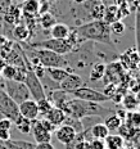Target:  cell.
<instances>
[{"mask_svg":"<svg viewBox=\"0 0 140 149\" xmlns=\"http://www.w3.org/2000/svg\"><path fill=\"white\" fill-rule=\"evenodd\" d=\"M70 94L61 89H57V90H53V91H49L46 93V99L53 104V107L55 108H61L63 107V104L70 99Z\"/></svg>","mask_w":140,"mask_h":149,"instance_id":"14","label":"cell"},{"mask_svg":"<svg viewBox=\"0 0 140 149\" xmlns=\"http://www.w3.org/2000/svg\"><path fill=\"white\" fill-rule=\"evenodd\" d=\"M5 66H7V62H5L4 58L0 57V72H1V70H3V68H4Z\"/></svg>","mask_w":140,"mask_h":149,"instance_id":"40","label":"cell"},{"mask_svg":"<svg viewBox=\"0 0 140 149\" xmlns=\"http://www.w3.org/2000/svg\"><path fill=\"white\" fill-rule=\"evenodd\" d=\"M40 9V0H23L21 5L22 15L24 17H37Z\"/></svg>","mask_w":140,"mask_h":149,"instance_id":"15","label":"cell"},{"mask_svg":"<svg viewBox=\"0 0 140 149\" xmlns=\"http://www.w3.org/2000/svg\"><path fill=\"white\" fill-rule=\"evenodd\" d=\"M23 55H24V62L27 64V74H26V80H24V84H26L27 89L30 91V95H31V99L33 100H40V99H44L46 98V94H45V90L42 88V84L40 81V79L33 73L32 71V67H31V63L29 61V57H27L26 52L23 50Z\"/></svg>","mask_w":140,"mask_h":149,"instance_id":"5","label":"cell"},{"mask_svg":"<svg viewBox=\"0 0 140 149\" xmlns=\"http://www.w3.org/2000/svg\"><path fill=\"white\" fill-rule=\"evenodd\" d=\"M123 4H127L126 0H114V5H117V7H121Z\"/></svg>","mask_w":140,"mask_h":149,"instance_id":"41","label":"cell"},{"mask_svg":"<svg viewBox=\"0 0 140 149\" xmlns=\"http://www.w3.org/2000/svg\"><path fill=\"white\" fill-rule=\"evenodd\" d=\"M37 23H39L44 30H50L53 27V24L57 23V19H55V17H54L53 13L46 12V13H42V14L39 15V18H37Z\"/></svg>","mask_w":140,"mask_h":149,"instance_id":"24","label":"cell"},{"mask_svg":"<svg viewBox=\"0 0 140 149\" xmlns=\"http://www.w3.org/2000/svg\"><path fill=\"white\" fill-rule=\"evenodd\" d=\"M73 31L81 41H93L113 48L109 24L105 23L103 19H93L86 23H80Z\"/></svg>","mask_w":140,"mask_h":149,"instance_id":"1","label":"cell"},{"mask_svg":"<svg viewBox=\"0 0 140 149\" xmlns=\"http://www.w3.org/2000/svg\"><path fill=\"white\" fill-rule=\"evenodd\" d=\"M134 1H135V3H138V0H126V3H127V4H129V3H134Z\"/></svg>","mask_w":140,"mask_h":149,"instance_id":"45","label":"cell"},{"mask_svg":"<svg viewBox=\"0 0 140 149\" xmlns=\"http://www.w3.org/2000/svg\"><path fill=\"white\" fill-rule=\"evenodd\" d=\"M70 95H72V98L80 99V100H86V102H94V103H104V102H109V98L105 97L103 93L94 90L88 86H82V88L75 90L73 93H71Z\"/></svg>","mask_w":140,"mask_h":149,"instance_id":"8","label":"cell"},{"mask_svg":"<svg viewBox=\"0 0 140 149\" xmlns=\"http://www.w3.org/2000/svg\"><path fill=\"white\" fill-rule=\"evenodd\" d=\"M45 73L50 77L53 81L61 84L70 72L64 67H53V68H45Z\"/></svg>","mask_w":140,"mask_h":149,"instance_id":"19","label":"cell"},{"mask_svg":"<svg viewBox=\"0 0 140 149\" xmlns=\"http://www.w3.org/2000/svg\"><path fill=\"white\" fill-rule=\"evenodd\" d=\"M125 79V70L120 64V62H112V63L105 64V72L103 81L105 85L108 84H120Z\"/></svg>","mask_w":140,"mask_h":149,"instance_id":"9","label":"cell"},{"mask_svg":"<svg viewBox=\"0 0 140 149\" xmlns=\"http://www.w3.org/2000/svg\"><path fill=\"white\" fill-rule=\"evenodd\" d=\"M96 1H100V3H103V4H104V1H105V0H96Z\"/></svg>","mask_w":140,"mask_h":149,"instance_id":"49","label":"cell"},{"mask_svg":"<svg viewBox=\"0 0 140 149\" xmlns=\"http://www.w3.org/2000/svg\"><path fill=\"white\" fill-rule=\"evenodd\" d=\"M82 86H85V81H84V79L80 76V74H77L75 72L68 73L66 79L59 84V89L68 93V94L73 93L75 90L82 88Z\"/></svg>","mask_w":140,"mask_h":149,"instance_id":"10","label":"cell"},{"mask_svg":"<svg viewBox=\"0 0 140 149\" xmlns=\"http://www.w3.org/2000/svg\"><path fill=\"white\" fill-rule=\"evenodd\" d=\"M1 118H4V116H3V114L0 113V120H1Z\"/></svg>","mask_w":140,"mask_h":149,"instance_id":"50","label":"cell"},{"mask_svg":"<svg viewBox=\"0 0 140 149\" xmlns=\"http://www.w3.org/2000/svg\"><path fill=\"white\" fill-rule=\"evenodd\" d=\"M18 111L20 114L24 118L33 121L39 118V109H37V103L33 99H27V100L22 102L21 104H18Z\"/></svg>","mask_w":140,"mask_h":149,"instance_id":"12","label":"cell"},{"mask_svg":"<svg viewBox=\"0 0 140 149\" xmlns=\"http://www.w3.org/2000/svg\"><path fill=\"white\" fill-rule=\"evenodd\" d=\"M3 90L17 104H21L27 99H31L30 91L24 82H18L14 80H4L3 81Z\"/></svg>","mask_w":140,"mask_h":149,"instance_id":"6","label":"cell"},{"mask_svg":"<svg viewBox=\"0 0 140 149\" xmlns=\"http://www.w3.org/2000/svg\"><path fill=\"white\" fill-rule=\"evenodd\" d=\"M72 1L75 3V4H77V5H81V4H85L88 0H72Z\"/></svg>","mask_w":140,"mask_h":149,"instance_id":"42","label":"cell"},{"mask_svg":"<svg viewBox=\"0 0 140 149\" xmlns=\"http://www.w3.org/2000/svg\"><path fill=\"white\" fill-rule=\"evenodd\" d=\"M136 81H138V82H139V85H140V74H139L138 77H136Z\"/></svg>","mask_w":140,"mask_h":149,"instance_id":"47","label":"cell"},{"mask_svg":"<svg viewBox=\"0 0 140 149\" xmlns=\"http://www.w3.org/2000/svg\"><path fill=\"white\" fill-rule=\"evenodd\" d=\"M54 134H55V138H57V140L59 143H62L63 145H66V144L72 143L75 139H76L77 132L75 131L71 126L64 125V123H63V125L58 126L57 129H55Z\"/></svg>","mask_w":140,"mask_h":149,"instance_id":"13","label":"cell"},{"mask_svg":"<svg viewBox=\"0 0 140 149\" xmlns=\"http://www.w3.org/2000/svg\"><path fill=\"white\" fill-rule=\"evenodd\" d=\"M104 10H105V5L103 3L95 0V3L90 7V15H91L94 19H103Z\"/></svg>","mask_w":140,"mask_h":149,"instance_id":"28","label":"cell"},{"mask_svg":"<svg viewBox=\"0 0 140 149\" xmlns=\"http://www.w3.org/2000/svg\"><path fill=\"white\" fill-rule=\"evenodd\" d=\"M105 149H120L122 145H125V139L118 134H109L104 139Z\"/></svg>","mask_w":140,"mask_h":149,"instance_id":"21","label":"cell"},{"mask_svg":"<svg viewBox=\"0 0 140 149\" xmlns=\"http://www.w3.org/2000/svg\"><path fill=\"white\" fill-rule=\"evenodd\" d=\"M13 123H14V126L17 127V130L21 132V134L27 135V134H30L31 132V123H32V121L24 118V117H22L21 114Z\"/></svg>","mask_w":140,"mask_h":149,"instance_id":"27","label":"cell"},{"mask_svg":"<svg viewBox=\"0 0 140 149\" xmlns=\"http://www.w3.org/2000/svg\"><path fill=\"white\" fill-rule=\"evenodd\" d=\"M120 17H118V7L114 4H109L108 7H105L104 10V15H103V21L105 23L111 24L113 23L114 21H118Z\"/></svg>","mask_w":140,"mask_h":149,"instance_id":"25","label":"cell"},{"mask_svg":"<svg viewBox=\"0 0 140 149\" xmlns=\"http://www.w3.org/2000/svg\"><path fill=\"white\" fill-rule=\"evenodd\" d=\"M136 68L140 70V55H139V59H138V64H136Z\"/></svg>","mask_w":140,"mask_h":149,"instance_id":"44","label":"cell"},{"mask_svg":"<svg viewBox=\"0 0 140 149\" xmlns=\"http://www.w3.org/2000/svg\"><path fill=\"white\" fill-rule=\"evenodd\" d=\"M66 149H76L75 148V141L70 143V144H66Z\"/></svg>","mask_w":140,"mask_h":149,"instance_id":"43","label":"cell"},{"mask_svg":"<svg viewBox=\"0 0 140 149\" xmlns=\"http://www.w3.org/2000/svg\"><path fill=\"white\" fill-rule=\"evenodd\" d=\"M111 132L108 131L107 126L104 125V122H99L95 123L94 126L90 127V135H91L93 139H100V140H104Z\"/></svg>","mask_w":140,"mask_h":149,"instance_id":"20","label":"cell"},{"mask_svg":"<svg viewBox=\"0 0 140 149\" xmlns=\"http://www.w3.org/2000/svg\"><path fill=\"white\" fill-rule=\"evenodd\" d=\"M126 125L130 127H139L140 126V112L138 111H130L126 113Z\"/></svg>","mask_w":140,"mask_h":149,"instance_id":"29","label":"cell"},{"mask_svg":"<svg viewBox=\"0 0 140 149\" xmlns=\"http://www.w3.org/2000/svg\"><path fill=\"white\" fill-rule=\"evenodd\" d=\"M49 31H50V37L53 39H67L71 32L70 27L63 22H57L53 24V27Z\"/></svg>","mask_w":140,"mask_h":149,"instance_id":"16","label":"cell"},{"mask_svg":"<svg viewBox=\"0 0 140 149\" xmlns=\"http://www.w3.org/2000/svg\"><path fill=\"white\" fill-rule=\"evenodd\" d=\"M31 57H35L39 63L44 68H53V67H66L68 66V61L64 55H59L57 53L41 48H30Z\"/></svg>","mask_w":140,"mask_h":149,"instance_id":"3","label":"cell"},{"mask_svg":"<svg viewBox=\"0 0 140 149\" xmlns=\"http://www.w3.org/2000/svg\"><path fill=\"white\" fill-rule=\"evenodd\" d=\"M62 111L66 113V116H71L75 118L81 120L84 117L88 116H98L102 118L113 114L116 111L109 109V108L104 107L100 103H94V102H86V100H80V99L71 97L62 107Z\"/></svg>","mask_w":140,"mask_h":149,"instance_id":"2","label":"cell"},{"mask_svg":"<svg viewBox=\"0 0 140 149\" xmlns=\"http://www.w3.org/2000/svg\"><path fill=\"white\" fill-rule=\"evenodd\" d=\"M30 48H41V49H48V50H52L54 53H57L59 55H70L71 53H73L76 50V45L71 41L70 39H46L42 40V41L35 42V44H31Z\"/></svg>","mask_w":140,"mask_h":149,"instance_id":"4","label":"cell"},{"mask_svg":"<svg viewBox=\"0 0 140 149\" xmlns=\"http://www.w3.org/2000/svg\"><path fill=\"white\" fill-rule=\"evenodd\" d=\"M121 105L125 111H136V108L139 107V102L136 99V95L132 93H126L123 95L122 100H121Z\"/></svg>","mask_w":140,"mask_h":149,"instance_id":"22","label":"cell"},{"mask_svg":"<svg viewBox=\"0 0 140 149\" xmlns=\"http://www.w3.org/2000/svg\"><path fill=\"white\" fill-rule=\"evenodd\" d=\"M44 118H46V120L49 121V122H52L55 127H58V126L63 125L64 120H66V113H64V112L62 111L61 108H55V107H53V108H52V111L49 112L48 114H46Z\"/></svg>","mask_w":140,"mask_h":149,"instance_id":"17","label":"cell"},{"mask_svg":"<svg viewBox=\"0 0 140 149\" xmlns=\"http://www.w3.org/2000/svg\"><path fill=\"white\" fill-rule=\"evenodd\" d=\"M75 148L76 149H90V141L89 140H77L75 139Z\"/></svg>","mask_w":140,"mask_h":149,"instance_id":"37","label":"cell"},{"mask_svg":"<svg viewBox=\"0 0 140 149\" xmlns=\"http://www.w3.org/2000/svg\"><path fill=\"white\" fill-rule=\"evenodd\" d=\"M36 103H37V109H39V116H41V117H45L53 108V104L46 98L40 99Z\"/></svg>","mask_w":140,"mask_h":149,"instance_id":"30","label":"cell"},{"mask_svg":"<svg viewBox=\"0 0 140 149\" xmlns=\"http://www.w3.org/2000/svg\"><path fill=\"white\" fill-rule=\"evenodd\" d=\"M136 4H138V8H136V12H139V13H140V3H136Z\"/></svg>","mask_w":140,"mask_h":149,"instance_id":"46","label":"cell"},{"mask_svg":"<svg viewBox=\"0 0 140 149\" xmlns=\"http://www.w3.org/2000/svg\"><path fill=\"white\" fill-rule=\"evenodd\" d=\"M109 30H111V33H114V35H123L125 33V23L122 22L121 19L118 21H114L113 23L109 24Z\"/></svg>","mask_w":140,"mask_h":149,"instance_id":"31","label":"cell"},{"mask_svg":"<svg viewBox=\"0 0 140 149\" xmlns=\"http://www.w3.org/2000/svg\"><path fill=\"white\" fill-rule=\"evenodd\" d=\"M135 44L136 50L140 54V13L136 12L135 14Z\"/></svg>","mask_w":140,"mask_h":149,"instance_id":"32","label":"cell"},{"mask_svg":"<svg viewBox=\"0 0 140 149\" xmlns=\"http://www.w3.org/2000/svg\"><path fill=\"white\" fill-rule=\"evenodd\" d=\"M39 121H40V123H41V126L44 127L46 131L50 132V134H53V132L55 131V129H57V127L53 125L52 122H49V121L46 120V118H44V117H42V118H39Z\"/></svg>","mask_w":140,"mask_h":149,"instance_id":"34","label":"cell"},{"mask_svg":"<svg viewBox=\"0 0 140 149\" xmlns=\"http://www.w3.org/2000/svg\"><path fill=\"white\" fill-rule=\"evenodd\" d=\"M31 132H32V136L35 139L36 144H42V143H52L53 139V134H50L49 131H46L44 127L41 126L39 118L33 120L32 123H31Z\"/></svg>","mask_w":140,"mask_h":149,"instance_id":"11","label":"cell"},{"mask_svg":"<svg viewBox=\"0 0 140 149\" xmlns=\"http://www.w3.org/2000/svg\"><path fill=\"white\" fill-rule=\"evenodd\" d=\"M120 149H129V148H127V147H125V145H122V147H121Z\"/></svg>","mask_w":140,"mask_h":149,"instance_id":"48","label":"cell"},{"mask_svg":"<svg viewBox=\"0 0 140 149\" xmlns=\"http://www.w3.org/2000/svg\"><path fill=\"white\" fill-rule=\"evenodd\" d=\"M104 72H105V63L104 62H96L91 66V70L89 72V80L90 81H100L104 77Z\"/></svg>","mask_w":140,"mask_h":149,"instance_id":"18","label":"cell"},{"mask_svg":"<svg viewBox=\"0 0 140 149\" xmlns=\"http://www.w3.org/2000/svg\"><path fill=\"white\" fill-rule=\"evenodd\" d=\"M0 113L13 122L20 117L18 104L8 97L7 93L3 90V85H0Z\"/></svg>","mask_w":140,"mask_h":149,"instance_id":"7","label":"cell"},{"mask_svg":"<svg viewBox=\"0 0 140 149\" xmlns=\"http://www.w3.org/2000/svg\"><path fill=\"white\" fill-rule=\"evenodd\" d=\"M13 36H14V39L18 40V41L23 42V41H26V40H29V37L31 36V31L29 30V27H27L24 23L15 24L14 29H13Z\"/></svg>","mask_w":140,"mask_h":149,"instance_id":"23","label":"cell"},{"mask_svg":"<svg viewBox=\"0 0 140 149\" xmlns=\"http://www.w3.org/2000/svg\"><path fill=\"white\" fill-rule=\"evenodd\" d=\"M36 149H55L52 143H42V144H36Z\"/></svg>","mask_w":140,"mask_h":149,"instance_id":"39","label":"cell"},{"mask_svg":"<svg viewBox=\"0 0 140 149\" xmlns=\"http://www.w3.org/2000/svg\"><path fill=\"white\" fill-rule=\"evenodd\" d=\"M103 122H104V125L107 126V129H108V131H109V132L117 131V130L120 129V126L122 125V120H121L116 113H113V114H111V116L105 117Z\"/></svg>","mask_w":140,"mask_h":149,"instance_id":"26","label":"cell"},{"mask_svg":"<svg viewBox=\"0 0 140 149\" xmlns=\"http://www.w3.org/2000/svg\"><path fill=\"white\" fill-rule=\"evenodd\" d=\"M14 126V123H13V121H10L9 118H1L0 120V129H3V130H12V127Z\"/></svg>","mask_w":140,"mask_h":149,"instance_id":"36","label":"cell"},{"mask_svg":"<svg viewBox=\"0 0 140 149\" xmlns=\"http://www.w3.org/2000/svg\"><path fill=\"white\" fill-rule=\"evenodd\" d=\"M15 70H17V68H15L14 66H12V64H7V66L1 70L0 74H1V77L4 80H13L14 74H15Z\"/></svg>","mask_w":140,"mask_h":149,"instance_id":"33","label":"cell"},{"mask_svg":"<svg viewBox=\"0 0 140 149\" xmlns=\"http://www.w3.org/2000/svg\"><path fill=\"white\" fill-rule=\"evenodd\" d=\"M12 139L10 130H3L0 129V141H8Z\"/></svg>","mask_w":140,"mask_h":149,"instance_id":"38","label":"cell"},{"mask_svg":"<svg viewBox=\"0 0 140 149\" xmlns=\"http://www.w3.org/2000/svg\"><path fill=\"white\" fill-rule=\"evenodd\" d=\"M90 149H105L104 140H100V139H91V140H90Z\"/></svg>","mask_w":140,"mask_h":149,"instance_id":"35","label":"cell"}]
</instances>
